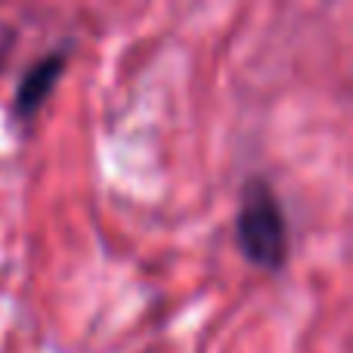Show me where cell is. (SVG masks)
Here are the masks:
<instances>
[{
	"label": "cell",
	"instance_id": "cell-1",
	"mask_svg": "<svg viewBox=\"0 0 353 353\" xmlns=\"http://www.w3.org/2000/svg\"><path fill=\"white\" fill-rule=\"evenodd\" d=\"M236 242L245 261L279 273L288 261V223L276 189L263 176H248L236 211Z\"/></svg>",
	"mask_w": 353,
	"mask_h": 353
},
{
	"label": "cell",
	"instance_id": "cell-2",
	"mask_svg": "<svg viewBox=\"0 0 353 353\" xmlns=\"http://www.w3.org/2000/svg\"><path fill=\"white\" fill-rule=\"evenodd\" d=\"M68 62V50H53V53L41 56L28 72L22 74L16 87V97H12V121L16 124H31L37 118V112L43 109L47 97L53 93L56 81L62 78Z\"/></svg>",
	"mask_w": 353,
	"mask_h": 353
}]
</instances>
